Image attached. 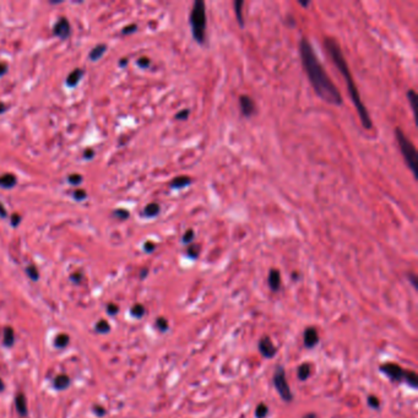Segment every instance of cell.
Instances as JSON below:
<instances>
[{"label": "cell", "mask_w": 418, "mask_h": 418, "mask_svg": "<svg viewBox=\"0 0 418 418\" xmlns=\"http://www.w3.org/2000/svg\"><path fill=\"white\" fill-rule=\"evenodd\" d=\"M404 379L412 386V388H416L417 386V374L415 372H411V370L406 372V370H405Z\"/></svg>", "instance_id": "603a6c76"}, {"label": "cell", "mask_w": 418, "mask_h": 418, "mask_svg": "<svg viewBox=\"0 0 418 418\" xmlns=\"http://www.w3.org/2000/svg\"><path fill=\"white\" fill-rule=\"evenodd\" d=\"M299 5L303 7H308L310 5V1H302V0H299Z\"/></svg>", "instance_id": "bcb514c9"}, {"label": "cell", "mask_w": 418, "mask_h": 418, "mask_svg": "<svg viewBox=\"0 0 418 418\" xmlns=\"http://www.w3.org/2000/svg\"><path fill=\"white\" fill-rule=\"evenodd\" d=\"M324 44H325L326 51H328L329 56L331 57L335 66L337 67V70H339V71L342 74V76L345 77V82H346V85H347V90H349L350 97H351L353 105H355L356 110H357V113H358V116H359L360 123H362L363 128L367 129V130H370L373 126L372 119H370V116H369V113H368L367 108H365V106L363 105L362 100H360L359 92H358L355 81H353L351 70H350L349 64H347L346 59H345L344 53H342L339 43H337L336 41L332 40V38H326Z\"/></svg>", "instance_id": "7a4b0ae2"}, {"label": "cell", "mask_w": 418, "mask_h": 418, "mask_svg": "<svg viewBox=\"0 0 418 418\" xmlns=\"http://www.w3.org/2000/svg\"><path fill=\"white\" fill-rule=\"evenodd\" d=\"M309 374H310V365H309L308 363H303L302 365H299L298 372H297L298 379H299V380H307Z\"/></svg>", "instance_id": "d6986e66"}, {"label": "cell", "mask_w": 418, "mask_h": 418, "mask_svg": "<svg viewBox=\"0 0 418 418\" xmlns=\"http://www.w3.org/2000/svg\"><path fill=\"white\" fill-rule=\"evenodd\" d=\"M70 384V379L67 375H58L56 378V380H54V386H56L58 390H64V389H66L67 386H69Z\"/></svg>", "instance_id": "e0dca14e"}, {"label": "cell", "mask_w": 418, "mask_h": 418, "mask_svg": "<svg viewBox=\"0 0 418 418\" xmlns=\"http://www.w3.org/2000/svg\"><path fill=\"white\" fill-rule=\"evenodd\" d=\"M194 231L193 230H188L185 233H184L183 236V243L184 244H191L194 240Z\"/></svg>", "instance_id": "f546056e"}, {"label": "cell", "mask_w": 418, "mask_h": 418, "mask_svg": "<svg viewBox=\"0 0 418 418\" xmlns=\"http://www.w3.org/2000/svg\"><path fill=\"white\" fill-rule=\"evenodd\" d=\"M54 35L59 37L60 40H65L70 35V23L65 17H61L57 25L54 26Z\"/></svg>", "instance_id": "9c48e42d"}, {"label": "cell", "mask_w": 418, "mask_h": 418, "mask_svg": "<svg viewBox=\"0 0 418 418\" xmlns=\"http://www.w3.org/2000/svg\"><path fill=\"white\" fill-rule=\"evenodd\" d=\"M144 248H145V250L149 251V253H150V251L154 250V249L156 248V245H155V243H152V242H147L146 244H145Z\"/></svg>", "instance_id": "ab89813d"}, {"label": "cell", "mask_w": 418, "mask_h": 418, "mask_svg": "<svg viewBox=\"0 0 418 418\" xmlns=\"http://www.w3.org/2000/svg\"><path fill=\"white\" fill-rule=\"evenodd\" d=\"M274 384H275V388H276L277 393L280 394V396L282 397L284 401H286V402L292 401V399H293L292 391H291L290 385H288V383H287L286 373H285V369L281 367V365H279V367L276 368V372H275V374H274Z\"/></svg>", "instance_id": "5b68a950"}, {"label": "cell", "mask_w": 418, "mask_h": 418, "mask_svg": "<svg viewBox=\"0 0 418 418\" xmlns=\"http://www.w3.org/2000/svg\"><path fill=\"white\" fill-rule=\"evenodd\" d=\"M259 351H260L261 355L266 358H271L276 355V346L274 345V342L271 341V339H269L267 336L263 337L259 341Z\"/></svg>", "instance_id": "ba28073f"}, {"label": "cell", "mask_w": 418, "mask_h": 418, "mask_svg": "<svg viewBox=\"0 0 418 418\" xmlns=\"http://www.w3.org/2000/svg\"><path fill=\"white\" fill-rule=\"evenodd\" d=\"M69 181L71 184H74V185H77V184H80L82 181V177L80 175H71L69 176Z\"/></svg>", "instance_id": "836d02e7"}, {"label": "cell", "mask_w": 418, "mask_h": 418, "mask_svg": "<svg viewBox=\"0 0 418 418\" xmlns=\"http://www.w3.org/2000/svg\"><path fill=\"white\" fill-rule=\"evenodd\" d=\"M368 404H369V406L373 407V409H379V406H380V401H379L378 397L373 395L368 397Z\"/></svg>", "instance_id": "1f68e13d"}, {"label": "cell", "mask_w": 418, "mask_h": 418, "mask_svg": "<svg viewBox=\"0 0 418 418\" xmlns=\"http://www.w3.org/2000/svg\"><path fill=\"white\" fill-rule=\"evenodd\" d=\"M6 71H7V66L5 65L4 63H0V76H1V75H4Z\"/></svg>", "instance_id": "b9f144b4"}, {"label": "cell", "mask_w": 418, "mask_h": 418, "mask_svg": "<svg viewBox=\"0 0 418 418\" xmlns=\"http://www.w3.org/2000/svg\"><path fill=\"white\" fill-rule=\"evenodd\" d=\"M16 177L14 175H4L0 176V186L2 188H12L16 184Z\"/></svg>", "instance_id": "9a60e30c"}, {"label": "cell", "mask_w": 418, "mask_h": 418, "mask_svg": "<svg viewBox=\"0 0 418 418\" xmlns=\"http://www.w3.org/2000/svg\"><path fill=\"white\" fill-rule=\"evenodd\" d=\"M269 414V409L265 404H259L258 407L255 410V416L256 418H265Z\"/></svg>", "instance_id": "cb8c5ba5"}, {"label": "cell", "mask_w": 418, "mask_h": 418, "mask_svg": "<svg viewBox=\"0 0 418 418\" xmlns=\"http://www.w3.org/2000/svg\"><path fill=\"white\" fill-rule=\"evenodd\" d=\"M69 336H67L66 334H61V335H58L56 339V341H54V345H56L58 349H64V347L66 346L67 344H69Z\"/></svg>", "instance_id": "7402d4cb"}, {"label": "cell", "mask_w": 418, "mask_h": 418, "mask_svg": "<svg viewBox=\"0 0 418 418\" xmlns=\"http://www.w3.org/2000/svg\"><path fill=\"white\" fill-rule=\"evenodd\" d=\"M131 314L134 316H136V318H141L145 314V308L142 307L141 304H135L134 307L131 308Z\"/></svg>", "instance_id": "83f0119b"}, {"label": "cell", "mask_w": 418, "mask_h": 418, "mask_svg": "<svg viewBox=\"0 0 418 418\" xmlns=\"http://www.w3.org/2000/svg\"><path fill=\"white\" fill-rule=\"evenodd\" d=\"M160 214V205L156 204V202H152V204H149L144 210V215L146 217H155Z\"/></svg>", "instance_id": "ac0fdd59"}, {"label": "cell", "mask_w": 418, "mask_h": 418, "mask_svg": "<svg viewBox=\"0 0 418 418\" xmlns=\"http://www.w3.org/2000/svg\"><path fill=\"white\" fill-rule=\"evenodd\" d=\"M7 215L6 210H5V207L2 206L1 204H0V217H5Z\"/></svg>", "instance_id": "7bdbcfd3"}, {"label": "cell", "mask_w": 418, "mask_h": 418, "mask_svg": "<svg viewBox=\"0 0 418 418\" xmlns=\"http://www.w3.org/2000/svg\"><path fill=\"white\" fill-rule=\"evenodd\" d=\"M96 329H97L98 332H102V334H106V332L110 331L111 326H110V324H108L106 320H100L97 323V325H96Z\"/></svg>", "instance_id": "4316f807"}, {"label": "cell", "mask_w": 418, "mask_h": 418, "mask_svg": "<svg viewBox=\"0 0 418 418\" xmlns=\"http://www.w3.org/2000/svg\"><path fill=\"white\" fill-rule=\"evenodd\" d=\"M189 113H190V111L189 110L180 111L179 113L176 114V119L177 120H185V119L189 117Z\"/></svg>", "instance_id": "d6a6232c"}, {"label": "cell", "mask_w": 418, "mask_h": 418, "mask_svg": "<svg viewBox=\"0 0 418 418\" xmlns=\"http://www.w3.org/2000/svg\"><path fill=\"white\" fill-rule=\"evenodd\" d=\"M191 178L188 176H179L171 181V188L172 189H183L191 184Z\"/></svg>", "instance_id": "7c38bea8"}, {"label": "cell", "mask_w": 418, "mask_h": 418, "mask_svg": "<svg viewBox=\"0 0 418 418\" xmlns=\"http://www.w3.org/2000/svg\"><path fill=\"white\" fill-rule=\"evenodd\" d=\"M407 100H409L410 106H411L412 111H416V101H417V93L415 90L407 91Z\"/></svg>", "instance_id": "d4e9b609"}, {"label": "cell", "mask_w": 418, "mask_h": 418, "mask_svg": "<svg viewBox=\"0 0 418 418\" xmlns=\"http://www.w3.org/2000/svg\"><path fill=\"white\" fill-rule=\"evenodd\" d=\"M106 51H107V46H106V44H98V46H96L95 48L91 51L90 59L93 61L98 60V59H100L101 57L106 53Z\"/></svg>", "instance_id": "2e32d148"}, {"label": "cell", "mask_w": 418, "mask_h": 418, "mask_svg": "<svg viewBox=\"0 0 418 418\" xmlns=\"http://www.w3.org/2000/svg\"><path fill=\"white\" fill-rule=\"evenodd\" d=\"M137 64L141 67H147L150 65V59L146 58V57H142V58H140L139 60H137Z\"/></svg>", "instance_id": "d590c367"}, {"label": "cell", "mask_w": 418, "mask_h": 418, "mask_svg": "<svg viewBox=\"0 0 418 418\" xmlns=\"http://www.w3.org/2000/svg\"><path fill=\"white\" fill-rule=\"evenodd\" d=\"M409 277L411 279L412 284H414L415 287H417V279H416V275H409Z\"/></svg>", "instance_id": "ee69618b"}, {"label": "cell", "mask_w": 418, "mask_h": 418, "mask_svg": "<svg viewBox=\"0 0 418 418\" xmlns=\"http://www.w3.org/2000/svg\"><path fill=\"white\" fill-rule=\"evenodd\" d=\"M380 370L389 376L393 381H401L405 376V370L400 365L394 363H386L380 367Z\"/></svg>", "instance_id": "8992f818"}, {"label": "cell", "mask_w": 418, "mask_h": 418, "mask_svg": "<svg viewBox=\"0 0 418 418\" xmlns=\"http://www.w3.org/2000/svg\"><path fill=\"white\" fill-rule=\"evenodd\" d=\"M74 198L76 200H84L86 198V191L82 190V189H77L74 191Z\"/></svg>", "instance_id": "e575fe53"}, {"label": "cell", "mask_w": 418, "mask_h": 418, "mask_svg": "<svg viewBox=\"0 0 418 418\" xmlns=\"http://www.w3.org/2000/svg\"><path fill=\"white\" fill-rule=\"evenodd\" d=\"M319 342V335L318 331L314 328H308L307 330L304 331V345L308 349H311V347L315 346Z\"/></svg>", "instance_id": "8fae6325"}, {"label": "cell", "mask_w": 418, "mask_h": 418, "mask_svg": "<svg viewBox=\"0 0 418 418\" xmlns=\"http://www.w3.org/2000/svg\"><path fill=\"white\" fill-rule=\"evenodd\" d=\"M136 25H130V26H128V27H125L123 30V33L124 35H128V33H132V32H135V31H136Z\"/></svg>", "instance_id": "f35d334b"}, {"label": "cell", "mask_w": 418, "mask_h": 418, "mask_svg": "<svg viewBox=\"0 0 418 418\" xmlns=\"http://www.w3.org/2000/svg\"><path fill=\"white\" fill-rule=\"evenodd\" d=\"M118 310H119V308H118V305H116V304H110L107 307V311L110 314H112V315H114V314H117L118 313Z\"/></svg>", "instance_id": "74e56055"}, {"label": "cell", "mask_w": 418, "mask_h": 418, "mask_svg": "<svg viewBox=\"0 0 418 418\" xmlns=\"http://www.w3.org/2000/svg\"><path fill=\"white\" fill-rule=\"evenodd\" d=\"M303 418H316V416L314 414H307Z\"/></svg>", "instance_id": "681fc988"}, {"label": "cell", "mask_w": 418, "mask_h": 418, "mask_svg": "<svg viewBox=\"0 0 418 418\" xmlns=\"http://www.w3.org/2000/svg\"><path fill=\"white\" fill-rule=\"evenodd\" d=\"M4 390V383H2V380L0 379V391Z\"/></svg>", "instance_id": "f907efd6"}, {"label": "cell", "mask_w": 418, "mask_h": 418, "mask_svg": "<svg viewBox=\"0 0 418 418\" xmlns=\"http://www.w3.org/2000/svg\"><path fill=\"white\" fill-rule=\"evenodd\" d=\"M14 330L12 328H5L4 330V345L5 346H12L14 344Z\"/></svg>", "instance_id": "44dd1931"}, {"label": "cell", "mask_w": 418, "mask_h": 418, "mask_svg": "<svg viewBox=\"0 0 418 418\" xmlns=\"http://www.w3.org/2000/svg\"><path fill=\"white\" fill-rule=\"evenodd\" d=\"M114 214L118 215V216H117V217H120L121 220H125V219H128V217H129V212L125 211V210H117V211L114 212Z\"/></svg>", "instance_id": "8d00e7d4"}, {"label": "cell", "mask_w": 418, "mask_h": 418, "mask_svg": "<svg viewBox=\"0 0 418 418\" xmlns=\"http://www.w3.org/2000/svg\"><path fill=\"white\" fill-rule=\"evenodd\" d=\"M395 137H396L397 144H399L400 151H401L405 161H406V165L409 166V168L412 171L414 176L417 178L418 156H417L416 147H415V145L412 144L411 140H410L409 137L404 134V131H402L401 129H399V128L395 129Z\"/></svg>", "instance_id": "277c9868"}, {"label": "cell", "mask_w": 418, "mask_h": 418, "mask_svg": "<svg viewBox=\"0 0 418 418\" xmlns=\"http://www.w3.org/2000/svg\"><path fill=\"white\" fill-rule=\"evenodd\" d=\"M299 54L303 67L307 74L309 82L319 98L332 106L342 105V96L339 88L332 82L323 64L319 61L318 56L314 52L313 46L307 38H303L299 43Z\"/></svg>", "instance_id": "6da1fadb"}, {"label": "cell", "mask_w": 418, "mask_h": 418, "mask_svg": "<svg viewBox=\"0 0 418 418\" xmlns=\"http://www.w3.org/2000/svg\"><path fill=\"white\" fill-rule=\"evenodd\" d=\"M93 156V151L92 150H87L86 152H85V157L86 158H91Z\"/></svg>", "instance_id": "7dc6e473"}, {"label": "cell", "mask_w": 418, "mask_h": 418, "mask_svg": "<svg viewBox=\"0 0 418 418\" xmlns=\"http://www.w3.org/2000/svg\"><path fill=\"white\" fill-rule=\"evenodd\" d=\"M95 412H96V414H98V415H105V410H103L102 407H101V406H97V407H96V409H95Z\"/></svg>", "instance_id": "f6af8a7d"}, {"label": "cell", "mask_w": 418, "mask_h": 418, "mask_svg": "<svg viewBox=\"0 0 418 418\" xmlns=\"http://www.w3.org/2000/svg\"><path fill=\"white\" fill-rule=\"evenodd\" d=\"M20 220H21V219H20V216H19V215H17V214H15V215H14V216H12V217H11V223H12V226H17V225H19Z\"/></svg>", "instance_id": "60d3db41"}, {"label": "cell", "mask_w": 418, "mask_h": 418, "mask_svg": "<svg viewBox=\"0 0 418 418\" xmlns=\"http://www.w3.org/2000/svg\"><path fill=\"white\" fill-rule=\"evenodd\" d=\"M82 75H84V70H82V69H75L74 71L70 72L69 76H67L66 84L69 85V86H76V85L79 84L80 79L82 77Z\"/></svg>", "instance_id": "5bb4252c"}, {"label": "cell", "mask_w": 418, "mask_h": 418, "mask_svg": "<svg viewBox=\"0 0 418 418\" xmlns=\"http://www.w3.org/2000/svg\"><path fill=\"white\" fill-rule=\"evenodd\" d=\"M243 6H244V1H243V0H235V2H233V7H235L236 17H237L238 25H239L240 28H244Z\"/></svg>", "instance_id": "4fadbf2b"}, {"label": "cell", "mask_w": 418, "mask_h": 418, "mask_svg": "<svg viewBox=\"0 0 418 418\" xmlns=\"http://www.w3.org/2000/svg\"><path fill=\"white\" fill-rule=\"evenodd\" d=\"M189 22L191 27V35L196 43L204 44L206 41V4L204 0H196L193 4L189 15Z\"/></svg>", "instance_id": "3957f363"}, {"label": "cell", "mask_w": 418, "mask_h": 418, "mask_svg": "<svg viewBox=\"0 0 418 418\" xmlns=\"http://www.w3.org/2000/svg\"><path fill=\"white\" fill-rule=\"evenodd\" d=\"M80 277H81V276H80V275H79V274H75V275H74V276H71V279H72V280H74V281H75V282H79V279H80Z\"/></svg>", "instance_id": "c3c4849f"}, {"label": "cell", "mask_w": 418, "mask_h": 418, "mask_svg": "<svg viewBox=\"0 0 418 418\" xmlns=\"http://www.w3.org/2000/svg\"><path fill=\"white\" fill-rule=\"evenodd\" d=\"M199 253H200V245H199V244H191V245L188 246L186 254H188L190 258L196 259V258H198Z\"/></svg>", "instance_id": "484cf974"}, {"label": "cell", "mask_w": 418, "mask_h": 418, "mask_svg": "<svg viewBox=\"0 0 418 418\" xmlns=\"http://www.w3.org/2000/svg\"><path fill=\"white\" fill-rule=\"evenodd\" d=\"M267 282H269V287L271 288L274 292L280 290V286H281V274H280L279 270L272 269L270 270L269 277H267Z\"/></svg>", "instance_id": "30bf717a"}, {"label": "cell", "mask_w": 418, "mask_h": 418, "mask_svg": "<svg viewBox=\"0 0 418 418\" xmlns=\"http://www.w3.org/2000/svg\"><path fill=\"white\" fill-rule=\"evenodd\" d=\"M156 325H157V328L160 329L161 331H166L168 329V323L165 318H158Z\"/></svg>", "instance_id": "4dcf8cb0"}, {"label": "cell", "mask_w": 418, "mask_h": 418, "mask_svg": "<svg viewBox=\"0 0 418 418\" xmlns=\"http://www.w3.org/2000/svg\"><path fill=\"white\" fill-rule=\"evenodd\" d=\"M26 272H27V275L31 277V280H33V281H37L38 277H40V275H38L37 269H36V267L33 266V265L28 266L27 269H26Z\"/></svg>", "instance_id": "f1b7e54d"}, {"label": "cell", "mask_w": 418, "mask_h": 418, "mask_svg": "<svg viewBox=\"0 0 418 418\" xmlns=\"http://www.w3.org/2000/svg\"><path fill=\"white\" fill-rule=\"evenodd\" d=\"M239 108L240 113H242L244 117H246V118L254 116L256 112L255 102H254L253 98L246 95H242L239 97Z\"/></svg>", "instance_id": "52a82bcc"}, {"label": "cell", "mask_w": 418, "mask_h": 418, "mask_svg": "<svg viewBox=\"0 0 418 418\" xmlns=\"http://www.w3.org/2000/svg\"><path fill=\"white\" fill-rule=\"evenodd\" d=\"M16 407H17V411H19L21 415L27 414L26 399H25V396L22 395V394H19V395L16 396Z\"/></svg>", "instance_id": "ffe728a7"}]
</instances>
